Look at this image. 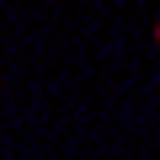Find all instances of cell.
Segmentation results:
<instances>
[{
  "mask_svg": "<svg viewBox=\"0 0 160 160\" xmlns=\"http://www.w3.org/2000/svg\"><path fill=\"white\" fill-rule=\"evenodd\" d=\"M155 43H160V27H155Z\"/></svg>",
  "mask_w": 160,
  "mask_h": 160,
  "instance_id": "cell-1",
  "label": "cell"
}]
</instances>
